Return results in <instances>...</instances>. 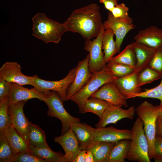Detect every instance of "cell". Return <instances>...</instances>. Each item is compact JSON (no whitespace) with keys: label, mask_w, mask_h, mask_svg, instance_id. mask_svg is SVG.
Segmentation results:
<instances>
[{"label":"cell","mask_w":162,"mask_h":162,"mask_svg":"<svg viewBox=\"0 0 162 162\" xmlns=\"http://www.w3.org/2000/svg\"><path fill=\"white\" fill-rule=\"evenodd\" d=\"M54 141L61 146L64 152L61 162H73L82 150L71 127L63 134L55 137Z\"/></svg>","instance_id":"14"},{"label":"cell","mask_w":162,"mask_h":162,"mask_svg":"<svg viewBox=\"0 0 162 162\" xmlns=\"http://www.w3.org/2000/svg\"><path fill=\"white\" fill-rule=\"evenodd\" d=\"M27 101H21L10 104L8 111L12 125L28 143V135L30 122L25 116L23 110Z\"/></svg>","instance_id":"9"},{"label":"cell","mask_w":162,"mask_h":162,"mask_svg":"<svg viewBox=\"0 0 162 162\" xmlns=\"http://www.w3.org/2000/svg\"><path fill=\"white\" fill-rule=\"evenodd\" d=\"M117 78L104 69L93 73L88 82L70 100L77 104L79 112L83 113L87 100L103 85L109 82L114 81Z\"/></svg>","instance_id":"5"},{"label":"cell","mask_w":162,"mask_h":162,"mask_svg":"<svg viewBox=\"0 0 162 162\" xmlns=\"http://www.w3.org/2000/svg\"><path fill=\"white\" fill-rule=\"evenodd\" d=\"M29 146L38 148L47 147L45 132L38 126L30 122L28 135Z\"/></svg>","instance_id":"26"},{"label":"cell","mask_w":162,"mask_h":162,"mask_svg":"<svg viewBox=\"0 0 162 162\" xmlns=\"http://www.w3.org/2000/svg\"><path fill=\"white\" fill-rule=\"evenodd\" d=\"M21 65L16 62H7L0 68V79L19 85H32L34 76H29L21 72Z\"/></svg>","instance_id":"13"},{"label":"cell","mask_w":162,"mask_h":162,"mask_svg":"<svg viewBox=\"0 0 162 162\" xmlns=\"http://www.w3.org/2000/svg\"><path fill=\"white\" fill-rule=\"evenodd\" d=\"M64 23L67 31L79 33L86 39L96 37L105 28L100 8L94 3L74 10Z\"/></svg>","instance_id":"1"},{"label":"cell","mask_w":162,"mask_h":162,"mask_svg":"<svg viewBox=\"0 0 162 162\" xmlns=\"http://www.w3.org/2000/svg\"><path fill=\"white\" fill-rule=\"evenodd\" d=\"M115 35L113 31L107 28L103 32L102 37V49L106 62L108 63L117 53L116 44L113 38Z\"/></svg>","instance_id":"25"},{"label":"cell","mask_w":162,"mask_h":162,"mask_svg":"<svg viewBox=\"0 0 162 162\" xmlns=\"http://www.w3.org/2000/svg\"><path fill=\"white\" fill-rule=\"evenodd\" d=\"M91 97L104 100L112 105L128 106L125 97L120 92L114 81L104 84Z\"/></svg>","instance_id":"12"},{"label":"cell","mask_w":162,"mask_h":162,"mask_svg":"<svg viewBox=\"0 0 162 162\" xmlns=\"http://www.w3.org/2000/svg\"><path fill=\"white\" fill-rule=\"evenodd\" d=\"M10 83L9 94L10 104L21 101H26L37 98L44 102L47 98L50 91L48 93L40 91L34 87L31 88H26L16 83Z\"/></svg>","instance_id":"15"},{"label":"cell","mask_w":162,"mask_h":162,"mask_svg":"<svg viewBox=\"0 0 162 162\" xmlns=\"http://www.w3.org/2000/svg\"><path fill=\"white\" fill-rule=\"evenodd\" d=\"M109 62L125 64L135 69L136 62V57L135 51L131 44L127 46L121 52L113 56Z\"/></svg>","instance_id":"27"},{"label":"cell","mask_w":162,"mask_h":162,"mask_svg":"<svg viewBox=\"0 0 162 162\" xmlns=\"http://www.w3.org/2000/svg\"><path fill=\"white\" fill-rule=\"evenodd\" d=\"M10 89V83L0 79V100L8 95Z\"/></svg>","instance_id":"39"},{"label":"cell","mask_w":162,"mask_h":162,"mask_svg":"<svg viewBox=\"0 0 162 162\" xmlns=\"http://www.w3.org/2000/svg\"><path fill=\"white\" fill-rule=\"evenodd\" d=\"M32 153L35 156L48 162H61L64 154L52 151L49 146L38 148L29 146Z\"/></svg>","instance_id":"28"},{"label":"cell","mask_w":162,"mask_h":162,"mask_svg":"<svg viewBox=\"0 0 162 162\" xmlns=\"http://www.w3.org/2000/svg\"><path fill=\"white\" fill-rule=\"evenodd\" d=\"M144 90V91L139 93L128 95L125 96L126 98L127 99L136 97L155 98L160 101L159 106H162V77L158 85L152 88Z\"/></svg>","instance_id":"32"},{"label":"cell","mask_w":162,"mask_h":162,"mask_svg":"<svg viewBox=\"0 0 162 162\" xmlns=\"http://www.w3.org/2000/svg\"><path fill=\"white\" fill-rule=\"evenodd\" d=\"M117 77L127 75L134 71V68L122 64L109 62L104 69Z\"/></svg>","instance_id":"33"},{"label":"cell","mask_w":162,"mask_h":162,"mask_svg":"<svg viewBox=\"0 0 162 162\" xmlns=\"http://www.w3.org/2000/svg\"><path fill=\"white\" fill-rule=\"evenodd\" d=\"M71 127L81 150H87L94 141L95 128L80 122L74 123Z\"/></svg>","instance_id":"20"},{"label":"cell","mask_w":162,"mask_h":162,"mask_svg":"<svg viewBox=\"0 0 162 162\" xmlns=\"http://www.w3.org/2000/svg\"><path fill=\"white\" fill-rule=\"evenodd\" d=\"M122 107L112 105L109 106L99 118V121L96 124L95 127L101 128L109 124H116L118 121L124 118L133 119L136 112L135 106H131L127 109H123Z\"/></svg>","instance_id":"10"},{"label":"cell","mask_w":162,"mask_h":162,"mask_svg":"<svg viewBox=\"0 0 162 162\" xmlns=\"http://www.w3.org/2000/svg\"><path fill=\"white\" fill-rule=\"evenodd\" d=\"M15 156L4 133H0V162H13Z\"/></svg>","instance_id":"34"},{"label":"cell","mask_w":162,"mask_h":162,"mask_svg":"<svg viewBox=\"0 0 162 162\" xmlns=\"http://www.w3.org/2000/svg\"><path fill=\"white\" fill-rule=\"evenodd\" d=\"M111 105L104 100L91 97L85 103L83 113H92L100 118L106 109Z\"/></svg>","instance_id":"29"},{"label":"cell","mask_w":162,"mask_h":162,"mask_svg":"<svg viewBox=\"0 0 162 162\" xmlns=\"http://www.w3.org/2000/svg\"><path fill=\"white\" fill-rule=\"evenodd\" d=\"M104 25L105 29L110 28L114 32L116 37L117 52H119L124 38L129 31L135 28V26L133 24L125 23L115 18L110 12L108 13L107 19L104 22Z\"/></svg>","instance_id":"17"},{"label":"cell","mask_w":162,"mask_h":162,"mask_svg":"<svg viewBox=\"0 0 162 162\" xmlns=\"http://www.w3.org/2000/svg\"><path fill=\"white\" fill-rule=\"evenodd\" d=\"M87 150H82L75 158L73 162H85Z\"/></svg>","instance_id":"42"},{"label":"cell","mask_w":162,"mask_h":162,"mask_svg":"<svg viewBox=\"0 0 162 162\" xmlns=\"http://www.w3.org/2000/svg\"><path fill=\"white\" fill-rule=\"evenodd\" d=\"M99 1L104 5L105 8L110 12L118 4V0H99Z\"/></svg>","instance_id":"40"},{"label":"cell","mask_w":162,"mask_h":162,"mask_svg":"<svg viewBox=\"0 0 162 162\" xmlns=\"http://www.w3.org/2000/svg\"><path fill=\"white\" fill-rule=\"evenodd\" d=\"M156 137L162 139V116L158 115L156 120Z\"/></svg>","instance_id":"41"},{"label":"cell","mask_w":162,"mask_h":162,"mask_svg":"<svg viewBox=\"0 0 162 162\" xmlns=\"http://www.w3.org/2000/svg\"><path fill=\"white\" fill-rule=\"evenodd\" d=\"M131 130L130 146L126 159L131 161L150 162L148 142L140 118L136 120Z\"/></svg>","instance_id":"3"},{"label":"cell","mask_w":162,"mask_h":162,"mask_svg":"<svg viewBox=\"0 0 162 162\" xmlns=\"http://www.w3.org/2000/svg\"><path fill=\"white\" fill-rule=\"evenodd\" d=\"M158 116H162V106L160 107L158 106Z\"/></svg>","instance_id":"44"},{"label":"cell","mask_w":162,"mask_h":162,"mask_svg":"<svg viewBox=\"0 0 162 162\" xmlns=\"http://www.w3.org/2000/svg\"><path fill=\"white\" fill-rule=\"evenodd\" d=\"M76 70V66L70 70L65 77L58 81L46 80L40 78L36 75H34L32 86L46 93H48L50 91L56 92L63 102L66 100V91L74 80Z\"/></svg>","instance_id":"7"},{"label":"cell","mask_w":162,"mask_h":162,"mask_svg":"<svg viewBox=\"0 0 162 162\" xmlns=\"http://www.w3.org/2000/svg\"><path fill=\"white\" fill-rule=\"evenodd\" d=\"M154 153L153 159L155 162H162V139L156 137L154 144Z\"/></svg>","instance_id":"38"},{"label":"cell","mask_w":162,"mask_h":162,"mask_svg":"<svg viewBox=\"0 0 162 162\" xmlns=\"http://www.w3.org/2000/svg\"><path fill=\"white\" fill-rule=\"evenodd\" d=\"M129 8L122 3L118 4L110 12L113 17L118 20L128 24H132L133 20L129 16Z\"/></svg>","instance_id":"35"},{"label":"cell","mask_w":162,"mask_h":162,"mask_svg":"<svg viewBox=\"0 0 162 162\" xmlns=\"http://www.w3.org/2000/svg\"><path fill=\"white\" fill-rule=\"evenodd\" d=\"M158 109V106H154L146 101L142 102L136 108L138 117L141 119L143 124L144 132L148 143L149 156L150 159H153L154 156Z\"/></svg>","instance_id":"4"},{"label":"cell","mask_w":162,"mask_h":162,"mask_svg":"<svg viewBox=\"0 0 162 162\" xmlns=\"http://www.w3.org/2000/svg\"><path fill=\"white\" fill-rule=\"evenodd\" d=\"M135 51L136 62L134 71L139 73L148 66L158 48L135 41L130 44Z\"/></svg>","instance_id":"19"},{"label":"cell","mask_w":162,"mask_h":162,"mask_svg":"<svg viewBox=\"0 0 162 162\" xmlns=\"http://www.w3.org/2000/svg\"><path fill=\"white\" fill-rule=\"evenodd\" d=\"M148 66L162 74V46L158 48Z\"/></svg>","instance_id":"37"},{"label":"cell","mask_w":162,"mask_h":162,"mask_svg":"<svg viewBox=\"0 0 162 162\" xmlns=\"http://www.w3.org/2000/svg\"><path fill=\"white\" fill-rule=\"evenodd\" d=\"M32 35L45 43L57 44L63 34L67 32L64 23L56 21L42 13H38L32 18Z\"/></svg>","instance_id":"2"},{"label":"cell","mask_w":162,"mask_h":162,"mask_svg":"<svg viewBox=\"0 0 162 162\" xmlns=\"http://www.w3.org/2000/svg\"><path fill=\"white\" fill-rule=\"evenodd\" d=\"M44 102L48 107L47 115L56 117L61 121L62 127L61 135L68 132L73 123L80 122L79 118L73 117L66 111L63 106V101L56 92L50 91Z\"/></svg>","instance_id":"6"},{"label":"cell","mask_w":162,"mask_h":162,"mask_svg":"<svg viewBox=\"0 0 162 162\" xmlns=\"http://www.w3.org/2000/svg\"><path fill=\"white\" fill-rule=\"evenodd\" d=\"M89 55L88 54L84 59L78 62L74 80L66 91V100H70L82 89L92 77L93 73L90 72L89 69Z\"/></svg>","instance_id":"11"},{"label":"cell","mask_w":162,"mask_h":162,"mask_svg":"<svg viewBox=\"0 0 162 162\" xmlns=\"http://www.w3.org/2000/svg\"><path fill=\"white\" fill-rule=\"evenodd\" d=\"M48 162L34 155L31 151L21 153L14 158L13 162Z\"/></svg>","instance_id":"36"},{"label":"cell","mask_w":162,"mask_h":162,"mask_svg":"<svg viewBox=\"0 0 162 162\" xmlns=\"http://www.w3.org/2000/svg\"><path fill=\"white\" fill-rule=\"evenodd\" d=\"M162 77V74L148 66L138 74V86L141 87L143 85L161 79Z\"/></svg>","instance_id":"31"},{"label":"cell","mask_w":162,"mask_h":162,"mask_svg":"<svg viewBox=\"0 0 162 162\" xmlns=\"http://www.w3.org/2000/svg\"><path fill=\"white\" fill-rule=\"evenodd\" d=\"M104 28L95 39H86L84 49L89 53L88 65L90 72L94 73L103 70L106 66L102 51V37Z\"/></svg>","instance_id":"8"},{"label":"cell","mask_w":162,"mask_h":162,"mask_svg":"<svg viewBox=\"0 0 162 162\" xmlns=\"http://www.w3.org/2000/svg\"><path fill=\"white\" fill-rule=\"evenodd\" d=\"M131 139V130L119 129L112 126L95 128L94 141L116 142L122 140Z\"/></svg>","instance_id":"16"},{"label":"cell","mask_w":162,"mask_h":162,"mask_svg":"<svg viewBox=\"0 0 162 162\" xmlns=\"http://www.w3.org/2000/svg\"><path fill=\"white\" fill-rule=\"evenodd\" d=\"M115 142L94 141L88 148L94 158V162H108L109 155Z\"/></svg>","instance_id":"23"},{"label":"cell","mask_w":162,"mask_h":162,"mask_svg":"<svg viewBox=\"0 0 162 162\" xmlns=\"http://www.w3.org/2000/svg\"><path fill=\"white\" fill-rule=\"evenodd\" d=\"M138 74L134 71L123 77H117L114 81L119 91L125 97L142 92L141 87L138 85Z\"/></svg>","instance_id":"21"},{"label":"cell","mask_w":162,"mask_h":162,"mask_svg":"<svg viewBox=\"0 0 162 162\" xmlns=\"http://www.w3.org/2000/svg\"><path fill=\"white\" fill-rule=\"evenodd\" d=\"M131 140L126 139L115 142L110 154L108 162H125L130 149Z\"/></svg>","instance_id":"24"},{"label":"cell","mask_w":162,"mask_h":162,"mask_svg":"<svg viewBox=\"0 0 162 162\" xmlns=\"http://www.w3.org/2000/svg\"><path fill=\"white\" fill-rule=\"evenodd\" d=\"M9 104V95L0 100V133H3L6 129L12 125L8 113Z\"/></svg>","instance_id":"30"},{"label":"cell","mask_w":162,"mask_h":162,"mask_svg":"<svg viewBox=\"0 0 162 162\" xmlns=\"http://www.w3.org/2000/svg\"><path fill=\"white\" fill-rule=\"evenodd\" d=\"M3 133L15 156L25 152L31 151L28 143L12 125Z\"/></svg>","instance_id":"22"},{"label":"cell","mask_w":162,"mask_h":162,"mask_svg":"<svg viewBox=\"0 0 162 162\" xmlns=\"http://www.w3.org/2000/svg\"><path fill=\"white\" fill-rule=\"evenodd\" d=\"M135 41L150 47L162 46V28L151 26L140 31L134 37Z\"/></svg>","instance_id":"18"},{"label":"cell","mask_w":162,"mask_h":162,"mask_svg":"<svg viewBox=\"0 0 162 162\" xmlns=\"http://www.w3.org/2000/svg\"><path fill=\"white\" fill-rule=\"evenodd\" d=\"M85 162H94V158L92 152L89 150H87Z\"/></svg>","instance_id":"43"}]
</instances>
